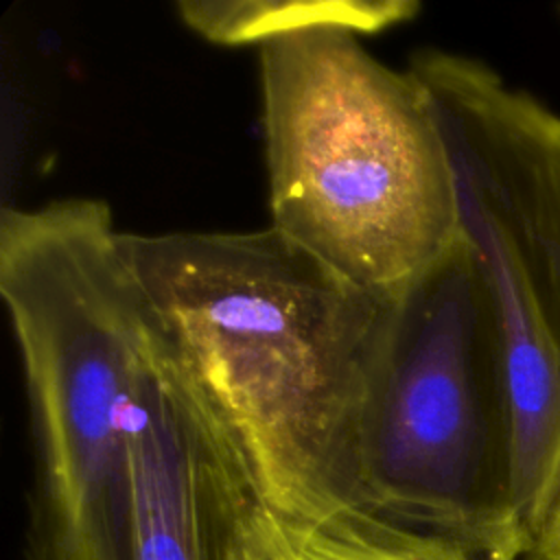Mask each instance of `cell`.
<instances>
[{
    "label": "cell",
    "mask_w": 560,
    "mask_h": 560,
    "mask_svg": "<svg viewBox=\"0 0 560 560\" xmlns=\"http://www.w3.org/2000/svg\"><path fill=\"white\" fill-rule=\"evenodd\" d=\"M149 337L282 516L357 508V446L385 295L278 230L122 232Z\"/></svg>",
    "instance_id": "6da1fadb"
},
{
    "label": "cell",
    "mask_w": 560,
    "mask_h": 560,
    "mask_svg": "<svg viewBox=\"0 0 560 560\" xmlns=\"http://www.w3.org/2000/svg\"><path fill=\"white\" fill-rule=\"evenodd\" d=\"M0 295L35 446L24 560H133L131 420L147 324L109 206L2 208Z\"/></svg>",
    "instance_id": "7a4b0ae2"
},
{
    "label": "cell",
    "mask_w": 560,
    "mask_h": 560,
    "mask_svg": "<svg viewBox=\"0 0 560 560\" xmlns=\"http://www.w3.org/2000/svg\"><path fill=\"white\" fill-rule=\"evenodd\" d=\"M271 228L326 269L389 295L459 236L455 175L431 103L359 35L260 46Z\"/></svg>",
    "instance_id": "3957f363"
},
{
    "label": "cell",
    "mask_w": 560,
    "mask_h": 560,
    "mask_svg": "<svg viewBox=\"0 0 560 560\" xmlns=\"http://www.w3.org/2000/svg\"><path fill=\"white\" fill-rule=\"evenodd\" d=\"M477 560H523L503 330L464 236L385 295L357 446V508Z\"/></svg>",
    "instance_id": "277c9868"
},
{
    "label": "cell",
    "mask_w": 560,
    "mask_h": 560,
    "mask_svg": "<svg viewBox=\"0 0 560 560\" xmlns=\"http://www.w3.org/2000/svg\"><path fill=\"white\" fill-rule=\"evenodd\" d=\"M407 70L442 129L459 230L503 330L529 551L560 494V114L459 52L424 48Z\"/></svg>",
    "instance_id": "5b68a950"
},
{
    "label": "cell",
    "mask_w": 560,
    "mask_h": 560,
    "mask_svg": "<svg viewBox=\"0 0 560 560\" xmlns=\"http://www.w3.org/2000/svg\"><path fill=\"white\" fill-rule=\"evenodd\" d=\"M241 560H477L424 534L383 523L359 510L291 518L260 497L249 514Z\"/></svg>",
    "instance_id": "8992f818"
},
{
    "label": "cell",
    "mask_w": 560,
    "mask_h": 560,
    "mask_svg": "<svg viewBox=\"0 0 560 560\" xmlns=\"http://www.w3.org/2000/svg\"><path fill=\"white\" fill-rule=\"evenodd\" d=\"M179 20L223 46L269 44L313 31L372 35L420 13L413 0H177Z\"/></svg>",
    "instance_id": "52a82bcc"
},
{
    "label": "cell",
    "mask_w": 560,
    "mask_h": 560,
    "mask_svg": "<svg viewBox=\"0 0 560 560\" xmlns=\"http://www.w3.org/2000/svg\"><path fill=\"white\" fill-rule=\"evenodd\" d=\"M523 560H560V494Z\"/></svg>",
    "instance_id": "ba28073f"
},
{
    "label": "cell",
    "mask_w": 560,
    "mask_h": 560,
    "mask_svg": "<svg viewBox=\"0 0 560 560\" xmlns=\"http://www.w3.org/2000/svg\"><path fill=\"white\" fill-rule=\"evenodd\" d=\"M556 15H558V20H560V4H556Z\"/></svg>",
    "instance_id": "9c48e42d"
}]
</instances>
